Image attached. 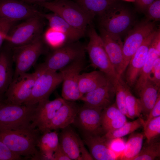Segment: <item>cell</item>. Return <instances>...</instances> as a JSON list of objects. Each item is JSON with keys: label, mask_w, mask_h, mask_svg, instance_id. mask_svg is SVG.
<instances>
[{"label": "cell", "mask_w": 160, "mask_h": 160, "mask_svg": "<svg viewBox=\"0 0 160 160\" xmlns=\"http://www.w3.org/2000/svg\"><path fill=\"white\" fill-rule=\"evenodd\" d=\"M59 135L61 148L71 160H94L77 134L68 127Z\"/></svg>", "instance_id": "cell-13"}, {"label": "cell", "mask_w": 160, "mask_h": 160, "mask_svg": "<svg viewBox=\"0 0 160 160\" xmlns=\"http://www.w3.org/2000/svg\"><path fill=\"white\" fill-rule=\"evenodd\" d=\"M8 34L7 33L0 30V47L4 41V40H7L8 37Z\"/></svg>", "instance_id": "cell-45"}, {"label": "cell", "mask_w": 160, "mask_h": 160, "mask_svg": "<svg viewBox=\"0 0 160 160\" xmlns=\"http://www.w3.org/2000/svg\"><path fill=\"white\" fill-rule=\"evenodd\" d=\"M37 4L56 14L85 34L93 20L77 3L70 0H55Z\"/></svg>", "instance_id": "cell-2"}, {"label": "cell", "mask_w": 160, "mask_h": 160, "mask_svg": "<svg viewBox=\"0 0 160 160\" xmlns=\"http://www.w3.org/2000/svg\"><path fill=\"white\" fill-rule=\"evenodd\" d=\"M128 2H135L136 0H123Z\"/></svg>", "instance_id": "cell-47"}, {"label": "cell", "mask_w": 160, "mask_h": 160, "mask_svg": "<svg viewBox=\"0 0 160 160\" xmlns=\"http://www.w3.org/2000/svg\"><path fill=\"white\" fill-rule=\"evenodd\" d=\"M41 13L21 0H0V19L16 23Z\"/></svg>", "instance_id": "cell-14"}, {"label": "cell", "mask_w": 160, "mask_h": 160, "mask_svg": "<svg viewBox=\"0 0 160 160\" xmlns=\"http://www.w3.org/2000/svg\"><path fill=\"white\" fill-rule=\"evenodd\" d=\"M127 122L126 116L121 112L115 103L102 111V127L105 133L120 127Z\"/></svg>", "instance_id": "cell-24"}, {"label": "cell", "mask_w": 160, "mask_h": 160, "mask_svg": "<svg viewBox=\"0 0 160 160\" xmlns=\"http://www.w3.org/2000/svg\"><path fill=\"white\" fill-rule=\"evenodd\" d=\"M100 35L106 52L119 76L123 60V43L121 36L100 28Z\"/></svg>", "instance_id": "cell-18"}, {"label": "cell", "mask_w": 160, "mask_h": 160, "mask_svg": "<svg viewBox=\"0 0 160 160\" xmlns=\"http://www.w3.org/2000/svg\"><path fill=\"white\" fill-rule=\"evenodd\" d=\"M155 28V22L147 19L136 24L127 32L123 44V60L121 71H125L132 56L147 37Z\"/></svg>", "instance_id": "cell-8"}, {"label": "cell", "mask_w": 160, "mask_h": 160, "mask_svg": "<svg viewBox=\"0 0 160 160\" xmlns=\"http://www.w3.org/2000/svg\"><path fill=\"white\" fill-rule=\"evenodd\" d=\"M125 143L124 140L121 137L109 139V147L111 150L118 156L119 158L124 151Z\"/></svg>", "instance_id": "cell-39"}, {"label": "cell", "mask_w": 160, "mask_h": 160, "mask_svg": "<svg viewBox=\"0 0 160 160\" xmlns=\"http://www.w3.org/2000/svg\"><path fill=\"white\" fill-rule=\"evenodd\" d=\"M89 26L87 31L89 41L85 49L91 64L104 73L113 83L120 76L111 62L100 35L91 24Z\"/></svg>", "instance_id": "cell-5"}, {"label": "cell", "mask_w": 160, "mask_h": 160, "mask_svg": "<svg viewBox=\"0 0 160 160\" xmlns=\"http://www.w3.org/2000/svg\"><path fill=\"white\" fill-rule=\"evenodd\" d=\"M22 1L27 3L28 4H36L44 2L47 1L48 0H21Z\"/></svg>", "instance_id": "cell-46"}, {"label": "cell", "mask_w": 160, "mask_h": 160, "mask_svg": "<svg viewBox=\"0 0 160 160\" xmlns=\"http://www.w3.org/2000/svg\"><path fill=\"white\" fill-rule=\"evenodd\" d=\"M65 100L62 97H58L52 100H48L37 104L32 126L37 128L41 133Z\"/></svg>", "instance_id": "cell-20"}, {"label": "cell", "mask_w": 160, "mask_h": 160, "mask_svg": "<svg viewBox=\"0 0 160 160\" xmlns=\"http://www.w3.org/2000/svg\"><path fill=\"white\" fill-rule=\"evenodd\" d=\"M42 13L14 26L7 41L13 47L27 44L41 35L44 23Z\"/></svg>", "instance_id": "cell-10"}, {"label": "cell", "mask_w": 160, "mask_h": 160, "mask_svg": "<svg viewBox=\"0 0 160 160\" xmlns=\"http://www.w3.org/2000/svg\"><path fill=\"white\" fill-rule=\"evenodd\" d=\"M21 159V156L12 152L0 140V160H18Z\"/></svg>", "instance_id": "cell-38"}, {"label": "cell", "mask_w": 160, "mask_h": 160, "mask_svg": "<svg viewBox=\"0 0 160 160\" xmlns=\"http://www.w3.org/2000/svg\"><path fill=\"white\" fill-rule=\"evenodd\" d=\"M41 133L37 128L28 127L16 130H0V140L12 152L21 156L39 160L36 148Z\"/></svg>", "instance_id": "cell-1"}, {"label": "cell", "mask_w": 160, "mask_h": 160, "mask_svg": "<svg viewBox=\"0 0 160 160\" xmlns=\"http://www.w3.org/2000/svg\"><path fill=\"white\" fill-rule=\"evenodd\" d=\"M159 136L147 140L139 154L132 160H153L160 156V142Z\"/></svg>", "instance_id": "cell-31"}, {"label": "cell", "mask_w": 160, "mask_h": 160, "mask_svg": "<svg viewBox=\"0 0 160 160\" xmlns=\"http://www.w3.org/2000/svg\"><path fill=\"white\" fill-rule=\"evenodd\" d=\"M12 57L9 51H0V103L3 98L13 77Z\"/></svg>", "instance_id": "cell-23"}, {"label": "cell", "mask_w": 160, "mask_h": 160, "mask_svg": "<svg viewBox=\"0 0 160 160\" xmlns=\"http://www.w3.org/2000/svg\"><path fill=\"white\" fill-rule=\"evenodd\" d=\"M126 116L129 118L133 119L139 117L142 113V107L139 99L132 95L128 87L126 91Z\"/></svg>", "instance_id": "cell-35"}, {"label": "cell", "mask_w": 160, "mask_h": 160, "mask_svg": "<svg viewBox=\"0 0 160 160\" xmlns=\"http://www.w3.org/2000/svg\"><path fill=\"white\" fill-rule=\"evenodd\" d=\"M115 89L116 104L119 110L126 116L127 114L126 105V91L128 86L119 76L114 82Z\"/></svg>", "instance_id": "cell-33"}, {"label": "cell", "mask_w": 160, "mask_h": 160, "mask_svg": "<svg viewBox=\"0 0 160 160\" xmlns=\"http://www.w3.org/2000/svg\"><path fill=\"white\" fill-rule=\"evenodd\" d=\"M53 160H71L59 145L54 152Z\"/></svg>", "instance_id": "cell-43"}, {"label": "cell", "mask_w": 160, "mask_h": 160, "mask_svg": "<svg viewBox=\"0 0 160 160\" xmlns=\"http://www.w3.org/2000/svg\"><path fill=\"white\" fill-rule=\"evenodd\" d=\"M36 105H0V130H16L31 125Z\"/></svg>", "instance_id": "cell-4"}, {"label": "cell", "mask_w": 160, "mask_h": 160, "mask_svg": "<svg viewBox=\"0 0 160 160\" xmlns=\"http://www.w3.org/2000/svg\"><path fill=\"white\" fill-rule=\"evenodd\" d=\"M143 128L144 135L147 140L159 136L160 134V116L151 120L143 126Z\"/></svg>", "instance_id": "cell-36"}, {"label": "cell", "mask_w": 160, "mask_h": 160, "mask_svg": "<svg viewBox=\"0 0 160 160\" xmlns=\"http://www.w3.org/2000/svg\"><path fill=\"white\" fill-rule=\"evenodd\" d=\"M152 42L154 44L159 57L160 56V31L159 29H157Z\"/></svg>", "instance_id": "cell-44"}, {"label": "cell", "mask_w": 160, "mask_h": 160, "mask_svg": "<svg viewBox=\"0 0 160 160\" xmlns=\"http://www.w3.org/2000/svg\"><path fill=\"white\" fill-rule=\"evenodd\" d=\"M157 29L153 31L145 39L131 58L127 68L126 83L134 86L143 66L153 39Z\"/></svg>", "instance_id": "cell-16"}, {"label": "cell", "mask_w": 160, "mask_h": 160, "mask_svg": "<svg viewBox=\"0 0 160 160\" xmlns=\"http://www.w3.org/2000/svg\"><path fill=\"white\" fill-rule=\"evenodd\" d=\"M158 57H160L152 41L144 65L134 85L137 93L149 79L154 62Z\"/></svg>", "instance_id": "cell-29"}, {"label": "cell", "mask_w": 160, "mask_h": 160, "mask_svg": "<svg viewBox=\"0 0 160 160\" xmlns=\"http://www.w3.org/2000/svg\"><path fill=\"white\" fill-rule=\"evenodd\" d=\"M144 121L140 117L132 121H127L120 127L105 133V136L108 139L122 137L143 126Z\"/></svg>", "instance_id": "cell-32"}, {"label": "cell", "mask_w": 160, "mask_h": 160, "mask_svg": "<svg viewBox=\"0 0 160 160\" xmlns=\"http://www.w3.org/2000/svg\"><path fill=\"white\" fill-rule=\"evenodd\" d=\"M110 81H111L103 73L99 70L94 71L80 74L79 88L83 95Z\"/></svg>", "instance_id": "cell-25"}, {"label": "cell", "mask_w": 160, "mask_h": 160, "mask_svg": "<svg viewBox=\"0 0 160 160\" xmlns=\"http://www.w3.org/2000/svg\"><path fill=\"white\" fill-rule=\"evenodd\" d=\"M149 79L157 86L160 87V58L157 57L154 61L151 73Z\"/></svg>", "instance_id": "cell-40"}, {"label": "cell", "mask_w": 160, "mask_h": 160, "mask_svg": "<svg viewBox=\"0 0 160 160\" xmlns=\"http://www.w3.org/2000/svg\"><path fill=\"white\" fill-rule=\"evenodd\" d=\"M144 135L139 133L131 134L126 142L124 151L118 160H132L141 149Z\"/></svg>", "instance_id": "cell-30"}, {"label": "cell", "mask_w": 160, "mask_h": 160, "mask_svg": "<svg viewBox=\"0 0 160 160\" xmlns=\"http://www.w3.org/2000/svg\"><path fill=\"white\" fill-rule=\"evenodd\" d=\"M12 57L15 64L13 79L27 73L35 64L44 51L42 37L40 35L30 43L13 47Z\"/></svg>", "instance_id": "cell-7"}, {"label": "cell", "mask_w": 160, "mask_h": 160, "mask_svg": "<svg viewBox=\"0 0 160 160\" xmlns=\"http://www.w3.org/2000/svg\"><path fill=\"white\" fill-rule=\"evenodd\" d=\"M105 133L83 134V142L89 148L94 160H118V156L109 148V139L105 137Z\"/></svg>", "instance_id": "cell-17"}, {"label": "cell", "mask_w": 160, "mask_h": 160, "mask_svg": "<svg viewBox=\"0 0 160 160\" xmlns=\"http://www.w3.org/2000/svg\"><path fill=\"white\" fill-rule=\"evenodd\" d=\"M44 38L47 44L54 49L63 46L67 42L68 43L63 33L49 27L45 32Z\"/></svg>", "instance_id": "cell-34"}, {"label": "cell", "mask_w": 160, "mask_h": 160, "mask_svg": "<svg viewBox=\"0 0 160 160\" xmlns=\"http://www.w3.org/2000/svg\"><path fill=\"white\" fill-rule=\"evenodd\" d=\"M42 133L37 145L40 153V160H53L54 153L59 145L58 133L54 130Z\"/></svg>", "instance_id": "cell-26"}, {"label": "cell", "mask_w": 160, "mask_h": 160, "mask_svg": "<svg viewBox=\"0 0 160 160\" xmlns=\"http://www.w3.org/2000/svg\"><path fill=\"white\" fill-rule=\"evenodd\" d=\"M103 110L85 105L79 107L73 123L83 134H93L104 132L102 127Z\"/></svg>", "instance_id": "cell-15"}, {"label": "cell", "mask_w": 160, "mask_h": 160, "mask_svg": "<svg viewBox=\"0 0 160 160\" xmlns=\"http://www.w3.org/2000/svg\"><path fill=\"white\" fill-rule=\"evenodd\" d=\"M159 88L149 79L138 92L142 107V113L146 118L160 94Z\"/></svg>", "instance_id": "cell-27"}, {"label": "cell", "mask_w": 160, "mask_h": 160, "mask_svg": "<svg viewBox=\"0 0 160 160\" xmlns=\"http://www.w3.org/2000/svg\"><path fill=\"white\" fill-rule=\"evenodd\" d=\"M154 0H136L135 7L137 10L141 12L145 13L149 6Z\"/></svg>", "instance_id": "cell-42"}, {"label": "cell", "mask_w": 160, "mask_h": 160, "mask_svg": "<svg viewBox=\"0 0 160 160\" xmlns=\"http://www.w3.org/2000/svg\"><path fill=\"white\" fill-rule=\"evenodd\" d=\"M42 15L48 21L49 27L59 31L65 35L68 43L76 41L85 35L55 13H42Z\"/></svg>", "instance_id": "cell-22"}, {"label": "cell", "mask_w": 160, "mask_h": 160, "mask_svg": "<svg viewBox=\"0 0 160 160\" xmlns=\"http://www.w3.org/2000/svg\"><path fill=\"white\" fill-rule=\"evenodd\" d=\"M37 76L35 71L33 73L21 74L12 80L6 92L3 102L21 105L30 96Z\"/></svg>", "instance_id": "cell-12"}, {"label": "cell", "mask_w": 160, "mask_h": 160, "mask_svg": "<svg viewBox=\"0 0 160 160\" xmlns=\"http://www.w3.org/2000/svg\"><path fill=\"white\" fill-rule=\"evenodd\" d=\"M148 20L154 22L160 19V0H154L145 13Z\"/></svg>", "instance_id": "cell-37"}, {"label": "cell", "mask_w": 160, "mask_h": 160, "mask_svg": "<svg viewBox=\"0 0 160 160\" xmlns=\"http://www.w3.org/2000/svg\"><path fill=\"white\" fill-rule=\"evenodd\" d=\"M160 116V95L159 94L156 101L146 119L144 121L143 127L152 119Z\"/></svg>", "instance_id": "cell-41"}, {"label": "cell", "mask_w": 160, "mask_h": 160, "mask_svg": "<svg viewBox=\"0 0 160 160\" xmlns=\"http://www.w3.org/2000/svg\"><path fill=\"white\" fill-rule=\"evenodd\" d=\"M115 95L113 83L110 81L84 95L80 100L84 105L103 110L113 103Z\"/></svg>", "instance_id": "cell-19"}, {"label": "cell", "mask_w": 160, "mask_h": 160, "mask_svg": "<svg viewBox=\"0 0 160 160\" xmlns=\"http://www.w3.org/2000/svg\"><path fill=\"white\" fill-rule=\"evenodd\" d=\"M79 107L74 101L65 100L42 132L63 129L73 123Z\"/></svg>", "instance_id": "cell-21"}, {"label": "cell", "mask_w": 160, "mask_h": 160, "mask_svg": "<svg viewBox=\"0 0 160 160\" xmlns=\"http://www.w3.org/2000/svg\"><path fill=\"white\" fill-rule=\"evenodd\" d=\"M85 65L84 57L72 62L59 70L62 78V97L71 101L80 100L83 96L79 88V80Z\"/></svg>", "instance_id": "cell-11"}, {"label": "cell", "mask_w": 160, "mask_h": 160, "mask_svg": "<svg viewBox=\"0 0 160 160\" xmlns=\"http://www.w3.org/2000/svg\"><path fill=\"white\" fill-rule=\"evenodd\" d=\"M37 76L31 94L23 104L36 105L48 100L49 96L62 82L60 72L42 71L36 68Z\"/></svg>", "instance_id": "cell-9"}, {"label": "cell", "mask_w": 160, "mask_h": 160, "mask_svg": "<svg viewBox=\"0 0 160 160\" xmlns=\"http://www.w3.org/2000/svg\"><path fill=\"white\" fill-rule=\"evenodd\" d=\"M92 20L118 1V0H74Z\"/></svg>", "instance_id": "cell-28"}, {"label": "cell", "mask_w": 160, "mask_h": 160, "mask_svg": "<svg viewBox=\"0 0 160 160\" xmlns=\"http://www.w3.org/2000/svg\"><path fill=\"white\" fill-rule=\"evenodd\" d=\"M99 17L100 28L120 36L127 33L134 24L132 12L118 1Z\"/></svg>", "instance_id": "cell-3"}, {"label": "cell", "mask_w": 160, "mask_h": 160, "mask_svg": "<svg viewBox=\"0 0 160 160\" xmlns=\"http://www.w3.org/2000/svg\"><path fill=\"white\" fill-rule=\"evenodd\" d=\"M85 47L76 42L68 43L54 50L37 68L57 72L73 61L85 57Z\"/></svg>", "instance_id": "cell-6"}]
</instances>
